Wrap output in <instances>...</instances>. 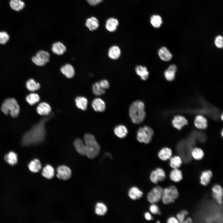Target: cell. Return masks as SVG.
<instances>
[{
	"label": "cell",
	"mask_w": 223,
	"mask_h": 223,
	"mask_svg": "<svg viewBox=\"0 0 223 223\" xmlns=\"http://www.w3.org/2000/svg\"><path fill=\"white\" fill-rule=\"evenodd\" d=\"M188 214V212L186 210H183L177 215V217L179 222L184 223L185 217Z\"/></svg>",
	"instance_id": "44"
},
{
	"label": "cell",
	"mask_w": 223,
	"mask_h": 223,
	"mask_svg": "<svg viewBox=\"0 0 223 223\" xmlns=\"http://www.w3.org/2000/svg\"><path fill=\"white\" fill-rule=\"evenodd\" d=\"M194 124L195 126L199 129H205L207 126L206 119L201 115H198L196 117Z\"/></svg>",
	"instance_id": "23"
},
{
	"label": "cell",
	"mask_w": 223,
	"mask_h": 223,
	"mask_svg": "<svg viewBox=\"0 0 223 223\" xmlns=\"http://www.w3.org/2000/svg\"><path fill=\"white\" fill-rule=\"evenodd\" d=\"M37 111L38 113L42 116H47L50 114L51 108L49 104L45 102L40 103L37 106Z\"/></svg>",
	"instance_id": "19"
},
{
	"label": "cell",
	"mask_w": 223,
	"mask_h": 223,
	"mask_svg": "<svg viewBox=\"0 0 223 223\" xmlns=\"http://www.w3.org/2000/svg\"><path fill=\"white\" fill-rule=\"evenodd\" d=\"M164 171L162 168H158L152 171L151 174L150 179L153 183L156 184L158 181H162L165 178Z\"/></svg>",
	"instance_id": "11"
},
{
	"label": "cell",
	"mask_w": 223,
	"mask_h": 223,
	"mask_svg": "<svg viewBox=\"0 0 223 223\" xmlns=\"http://www.w3.org/2000/svg\"><path fill=\"white\" fill-rule=\"evenodd\" d=\"M10 5L13 10L19 11L24 8L25 3L21 0H11Z\"/></svg>",
	"instance_id": "34"
},
{
	"label": "cell",
	"mask_w": 223,
	"mask_h": 223,
	"mask_svg": "<svg viewBox=\"0 0 223 223\" xmlns=\"http://www.w3.org/2000/svg\"><path fill=\"white\" fill-rule=\"evenodd\" d=\"M118 24V21L117 19L114 18H110L106 21V28L109 32H113L116 29Z\"/></svg>",
	"instance_id": "27"
},
{
	"label": "cell",
	"mask_w": 223,
	"mask_h": 223,
	"mask_svg": "<svg viewBox=\"0 0 223 223\" xmlns=\"http://www.w3.org/2000/svg\"><path fill=\"white\" fill-rule=\"evenodd\" d=\"M92 90L95 95H101L105 93V90L103 89L100 85L98 82H95L92 85Z\"/></svg>",
	"instance_id": "38"
},
{
	"label": "cell",
	"mask_w": 223,
	"mask_h": 223,
	"mask_svg": "<svg viewBox=\"0 0 223 223\" xmlns=\"http://www.w3.org/2000/svg\"><path fill=\"white\" fill-rule=\"evenodd\" d=\"M128 194L131 199L135 200L141 198L142 196L143 193L138 188L133 187L130 189Z\"/></svg>",
	"instance_id": "32"
},
{
	"label": "cell",
	"mask_w": 223,
	"mask_h": 223,
	"mask_svg": "<svg viewBox=\"0 0 223 223\" xmlns=\"http://www.w3.org/2000/svg\"><path fill=\"white\" fill-rule=\"evenodd\" d=\"M191 154L194 158L196 160H201L204 155L203 151L198 148H194L192 151Z\"/></svg>",
	"instance_id": "41"
},
{
	"label": "cell",
	"mask_w": 223,
	"mask_h": 223,
	"mask_svg": "<svg viewBox=\"0 0 223 223\" xmlns=\"http://www.w3.org/2000/svg\"><path fill=\"white\" fill-rule=\"evenodd\" d=\"M57 177L61 180H66L69 179L72 176V171L68 167L61 165L58 167L57 169Z\"/></svg>",
	"instance_id": "9"
},
{
	"label": "cell",
	"mask_w": 223,
	"mask_h": 223,
	"mask_svg": "<svg viewBox=\"0 0 223 223\" xmlns=\"http://www.w3.org/2000/svg\"><path fill=\"white\" fill-rule=\"evenodd\" d=\"M167 222L168 223H179V222L177 219L174 217H172L168 219Z\"/></svg>",
	"instance_id": "48"
},
{
	"label": "cell",
	"mask_w": 223,
	"mask_h": 223,
	"mask_svg": "<svg viewBox=\"0 0 223 223\" xmlns=\"http://www.w3.org/2000/svg\"><path fill=\"white\" fill-rule=\"evenodd\" d=\"M28 167L31 172L36 173L38 172L41 170L42 165L39 160L35 159L29 163Z\"/></svg>",
	"instance_id": "26"
},
{
	"label": "cell",
	"mask_w": 223,
	"mask_h": 223,
	"mask_svg": "<svg viewBox=\"0 0 223 223\" xmlns=\"http://www.w3.org/2000/svg\"><path fill=\"white\" fill-rule=\"evenodd\" d=\"M42 174L43 177L47 179H51L54 176V168L51 165L47 164L43 168Z\"/></svg>",
	"instance_id": "24"
},
{
	"label": "cell",
	"mask_w": 223,
	"mask_h": 223,
	"mask_svg": "<svg viewBox=\"0 0 223 223\" xmlns=\"http://www.w3.org/2000/svg\"><path fill=\"white\" fill-rule=\"evenodd\" d=\"M182 163L181 158L177 156L170 158L169 165L173 168H178L180 167Z\"/></svg>",
	"instance_id": "39"
},
{
	"label": "cell",
	"mask_w": 223,
	"mask_h": 223,
	"mask_svg": "<svg viewBox=\"0 0 223 223\" xmlns=\"http://www.w3.org/2000/svg\"><path fill=\"white\" fill-rule=\"evenodd\" d=\"M74 145L77 151L82 155H85L86 147L85 144L80 138L76 139L74 142Z\"/></svg>",
	"instance_id": "21"
},
{
	"label": "cell",
	"mask_w": 223,
	"mask_h": 223,
	"mask_svg": "<svg viewBox=\"0 0 223 223\" xmlns=\"http://www.w3.org/2000/svg\"><path fill=\"white\" fill-rule=\"evenodd\" d=\"M135 70L136 74L140 77L142 80L146 81L148 78L149 72L146 66L138 65L135 67Z\"/></svg>",
	"instance_id": "13"
},
{
	"label": "cell",
	"mask_w": 223,
	"mask_h": 223,
	"mask_svg": "<svg viewBox=\"0 0 223 223\" xmlns=\"http://www.w3.org/2000/svg\"><path fill=\"white\" fill-rule=\"evenodd\" d=\"M172 151L170 148L165 147L161 149L158 153L159 158L162 160L165 161L170 158Z\"/></svg>",
	"instance_id": "30"
},
{
	"label": "cell",
	"mask_w": 223,
	"mask_h": 223,
	"mask_svg": "<svg viewBox=\"0 0 223 223\" xmlns=\"http://www.w3.org/2000/svg\"><path fill=\"white\" fill-rule=\"evenodd\" d=\"M188 123L187 120L183 116H175L172 121L173 126L176 128L180 130Z\"/></svg>",
	"instance_id": "17"
},
{
	"label": "cell",
	"mask_w": 223,
	"mask_h": 223,
	"mask_svg": "<svg viewBox=\"0 0 223 223\" xmlns=\"http://www.w3.org/2000/svg\"><path fill=\"white\" fill-rule=\"evenodd\" d=\"M177 70V67L175 64H172L169 65L164 72L165 79L169 82L173 81L175 79Z\"/></svg>",
	"instance_id": "10"
},
{
	"label": "cell",
	"mask_w": 223,
	"mask_h": 223,
	"mask_svg": "<svg viewBox=\"0 0 223 223\" xmlns=\"http://www.w3.org/2000/svg\"><path fill=\"white\" fill-rule=\"evenodd\" d=\"M60 71L63 75L68 78H72L75 75L74 69L69 64H66L62 66L60 68Z\"/></svg>",
	"instance_id": "18"
},
{
	"label": "cell",
	"mask_w": 223,
	"mask_h": 223,
	"mask_svg": "<svg viewBox=\"0 0 223 223\" xmlns=\"http://www.w3.org/2000/svg\"><path fill=\"white\" fill-rule=\"evenodd\" d=\"M160 222L159 221H158L157 223H160Z\"/></svg>",
	"instance_id": "52"
},
{
	"label": "cell",
	"mask_w": 223,
	"mask_h": 223,
	"mask_svg": "<svg viewBox=\"0 0 223 223\" xmlns=\"http://www.w3.org/2000/svg\"><path fill=\"white\" fill-rule=\"evenodd\" d=\"M163 189L160 186L154 188L148 194L147 199L150 203H154L159 201L161 199Z\"/></svg>",
	"instance_id": "8"
},
{
	"label": "cell",
	"mask_w": 223,
	"mask_h": 223,
	"mask_svg": "<svg viewBox=\"0 0 223 223\" xmlns=\"http://www.w3.org/2000/svg\"><path fill=\"white\" fill-rule=\"evenodd\" d=\"M222 133V134H221L222 135V136H223V131H222V133Z\"/></svg>",
	"instance_id": "51"
},
{
	"label": "cell",
	"mask_w": 223,
	"mask_h": 223,
	"mask_svg": "<svg viewBox=\"0 0 223 223\" xmlns=\"http://www.w3.org/2000/svg\"><path fill=\"white\" fill-rule=\"evenodd\" d=\"M154 132L150 127L145 126L139 128L137 134V138L141 143H149L151 141Z\"/></svg>",
	"instance_id": "5"
},
{
	"label": "cell",
	"mask_w": 223,
	"mask_h": 223,
	"mask_svg": "<svg viewBox=\"0 0 223 223\" xmlns=\"http://www.w3.org/2000/svg\"><path fill=\"white\" fill-rule=\"evenodd\" d=\"M171 179L175 182H179L182 179L181 171L178 168H173L170 174Z\"/></svg>",
	"instance_id": "33"
},
{
	"label": "cell",
	"mask_w": 223,
	"mask_h": 223,
	"mask_svg": "<svg viewBox=\"0 0 223 223\" xmlns=\"http://www.w3.org/2000/svg\"><path fill=\"white\" fill-rule=\"evenodd\" d=\"M85 25L90 30L93 31L98 28V22L95 17H92L86 20Z\"/></svg>",
	"instance_id": "29"
},
{
	"label": "cell",
	"mask_w": 223,
	"mask_h": 223,
	"mask_svg": "<svg viewBox=\"0 0 223 223\" xmlns=\"http://www.w3.org/2000/svg\"><path fill=\"white\" fill-rule=\"evenodd\" d=\"M212 175V173L210 170L203 172L200 177V183L203 185L207 186L209 183Z\"/></svg>",
	"instance_id": "25"
},
{
	"label": "cell",
	"mask_w": 223,
	"mask_h": 223,
	"mask_svg": "<svg viewBox=\"0 0 223 223\" xmlns=\"http://www.w3.org/2000/svg\"><path fill=\"white\" fill-rule=\"evenodd\" d=\"M145 217L147 220H150L152 218L151 215L148 212L146 213L145 214Z\"/></svg>",
	"instance_id": "49"
},
{
	"label": "cell",
	"mask_w": 223,
	"mask_h": 223,
	"mask_svg": "<svg viewBox=\"0 0 223 223\" xmlns=\"http://www.w3.org/2000/svg\"><path fill=\"white\" fill-rule=\"evenodd\" d=\"M8 34L4 31L0 32V44H4L6 43L9 39Z\"/></svg>",
	"instance_id": "43"
},
{
	"label": "cell",
	"mask_w": 223,
	"mask_h": 223,
	"mask_svg": "<svg viewBox=\"0 0 223 223\" xmlns=\"http://www.w3.org/2000/svg\"><path fill=\"white\" fill-rule=\"evenodd\" d=\"M145 107L144 103L140 100H136L131 104L129 107V114L133 123L139 124L144 121L146 116Z\"/></svg>",
	"instance_id": "2"
},
{
	"label": "cell",
	"mask_w": 223,
	"mask_h": 223,
	"mask_svg": "<svg viewBox=\"0 0 223 223\" xmlns=\"http://www.w3.org/2000/svg\"><path fill=\"white\" fill-rule=\"evenodd\" d=\"M158 55L161 60L165 62L170 61L173 57L172 54L169 50L165 46H162L159 49Z\"/></svg>",
	"instance_id": "12"
},
{
	"label": "cell",
	"mask_w": 223,
	"mask_h": 223,
	"mask_svg": "<svg viewBox=\"0 0 223 223\" xmlns=\"http://www.w3.org/2000/svg\"><path fill=\"white\" fill-rule=\"evenodd\" d=\"M92 106L96 112H103L106 109V106L105 102L99 98H95L92 101Z\"/></svg>",
	"instance_id": "15"
},
{
	"label": "cell",
	"mask_w": 223,
	"mask_h": 223,
	"mask_svg": "<svg viewBox=\"0 0 223 223\" xmlns=\"http://www.w3.org/2000/svg\"><path fill=\"white\" fill-rule=\"evenodd\" d=\"M179 193L177 188L174 186H170L163 189L162 200L165 204L174 202L178 197Z\"/></svg>",
	"instance_id": "6"
},
{
	"label": "cell",
	"mask_w": 223,
	"mask_h": 223,
	"mask_svg": "<svg viewBox=\"0 0 223 223\" xmlns=\"http://www.w3.org/2000/svg\"><path fill=\"white\" fill-rule=\"evenodd\" d=\"M121 53V50L120 47L117 45H113L109 48L107 55L110 59L116 60L120 58Z\"/></svg>",
	"instance_id": "14"
},
{
	"label": "cell",
	"mask_w": 223,
	"mask_h": 223,
	"mask_svg": "<svg viewBox=\"0 0 223 223\" xmlns=\"http://www.w3.org/2000/svg\"><path fill=\"white\" fill-rule=\"evenodd\" d=\"M50 54L47 51L40 50L32 58L33 62L37 66H42L45 65L50 60Z\"/></svg>",
	"instance_id": "7"
},
{
	"label": "cell",
	"mask_w": 223,
	"mask_h": 223,
	"mask_svg": "<svg viewBox=\"0 0 223 223\" xmlns=\"http://www.w3.org/2000/svg\"><path fill=\"white\" fill-rule=\"evenodd\" d=\"M26 87L29 91H34L40 89V85L39 83L36 82L34 79H31L27 81Z\"/></svg>",
	"instance_id": "35"
},
{
	"label": "cell",
	"mask_w": 223,
	"mask_h": 223,
	"mask_svg": "<svg viewBox=\"0 0 223 223\" xmlns=\"http://www.w3.org/2000/svg\"><path fill=\"white\" fill-rule=\"evenodd\" d=\"M114 132L116 136L120 138H123L127 135L128 130L125 126L120 125L115 127Z\"/></svg>",
	"instance_id": "22"
},
{
	"label": "cell",
	"mask_w": 223,
	"mask_h": 223,
	"mask_svg": "<svg viewBox=\"0 0 223 223\" xmlns=\"http://www.w3.org/2000/svg\"><path fill=\"white\" fill-rule=\"evenodd\" d=\"M26 99L27 102L32 105L38 103L40 100V98L37 94L32 93L28 95Z\"/></svg>",
	"instance_id": "37"
},
{
	"label": "cell",
	"mask_w": 223,
	"mask_h": 223,
	"mask_svg": "<svg viewBox=\"0 0 223 223\" xmlns=\"http://www.w3.org/2000/svg\"><path fill=\"white\" fill-rule=\"evenodd\" d=\"M214 43L216 47L219 49H222L223 47L222 36L220 35L216 36L214 39Z\"/></svg>",
	"instance_id": "42"
},
{
	"label": "cell",
	"mask_w": 223,
	"mask_h": 223,
	"mask_svg": "<svg viewBox=\"0 0 223 223\" xmlns=\"http://www.w3.org/2000/svg\"><path fill=\"white\" fill-rule=\"evenodd\" d=\"M52 115V114H49L42 119L30 130L24 134L21 141L23 146H29L37 145L43 141L46 134V123Z\"/></svg>",
	"instance_id": "1"
},
{
	"label": "cell",
	"mask_w": 223,
	"mask_h": 223,
	"mask_svg": "<svg viewBox=\"0 0 223 223\" xmlns=\"http://www.w3.org/2000/svg\"><path fill=\"white\" fill-rule=\"evenodd\" d=\"M150 22L154 27L159 28L162 23V18L159 15H154L151 18Z\"/></svg>",
	"instance_id": "40"
},
{
	"label": "cell",
	"mask_w": 223,
	"mask_h": 223,
	"mask_svg": "<svg viewBox=\"0 0 223 223\" xmlns=\"http://www.w3.org/2000/svg\"><path fill=\"white\" fill-rule=\"evenodd\" d=\"M4 159L9 164L14 165L17 162L18 156L15 152L10 151L5 155Z\"/></svg>",
	"instance_id": "28"
},
{
	"label": "cell",
	"mask_w": 223,
	"mask_h": 223,
	"mask_svg": "<svg viewBox=\"0 0 223 223\" xmlns=\"http://www.w3.org/2000/svg\"><path fill=\"white\" fill-rule=\"evenodd\" d=\"M107 211V207L104 203H98L96 204L95 208V212L96 214L99 216L104 215Z\"/></svg>",
	"instance_id": "36"
},
{
	"label": "cell",
	"mask_w": 223,
	"mask_h": 223,
	"mask_svg": "<svg viewBox=\"0 0 223 223\" xmlns=\"http://www.w3.org/2000/svg\"><path fill=\"white\" fill-rule=\"evenodd\" d=\"M87 2L91 5H95L101 2L103 0H86Z\"/></svg>",
	"instance_id": "47"
},
{
	"label": "cell",
	"mask_w": 223,
	"mask_h": 223,
	"mask_svg": "<svg viewBox=\"0 0 223 223\" xmlns=\"http://www.w3.org/2000/svg\"><path fill=\"white\" fill-rule=\"evenodd\" d=\"M149 209L150 212L153 214H160L158 207L155 204L151 205Z\"/></svg>",
	"instance_id": "46"
},
{
	"label": "cell",
	"mask_w": 223,
	"mask_h": 223,
	"mask_svg": "<svg viewBox=\"0 0 223 223\" xmlns=\"http://www.w3.org/2000/svg\"><path fill=\"white\" fill-rule=\"evenodd\" d=\"M213 196L220 204L222 202L223 189L221 187L218 185H216L212 188Z\"/></svg>",
	"instance_id": "16"
},
{
	"label": "cell",
	"mask_w": 223,
	"mask_h": 223,
	"mask_svg": "<svg viewBox=\"0 0 223 223\" xmlns=\"http://www.w3.org/2000/svg\"><path fill=\"white\" fill-rule=\"evenodd\" d=\"M76 104L77 107L82 110H86L88 104V100L84 97H77L75 99Z\"/></svg>",
	"instance_id": "31"
},
{
	"label": "cell",
	"mask_w": 223,
	"mask_h": 223,
	"mask_svg": "<svg viewBox=\"0 0 223 223\" xmlns=\"http://www.w3.org/2000/svg\"><path fill=\"white\" fill-rule=\"evenodd\" d=\"M1 110L5 115L10 114L13 118L17 117L20 112V106L15 99L13 98H8L2 103Z\"/></svg>",
	"instance_id": "4"
},
{
	"label": "cell",
	"mask_w": 223,
	"mask_h": 223,
	"mask_svg": "<svg viewBox=\"0 0 223 223\" xmlns=\"http://www.w3.org/2000/svg\"><path fill=\"white\" fill-rule=\"evenodd\" d=\"M98 82L100 86L105 90L108 89L110 86L109 82L107 80L103 79Z\"/></svg>",
	"instance_id": "45"
},
{
	"label": "cell",
	"mask_w": 223,
	"mask_h": 223,
	"mask_svg": "<svg viewBox=\"0 0 223 223\" xmlns=\"http://www.w3.org/2000/svg\"><path fill=\"white\" fill-rule=\"evenodd\" d=\"M51 50L54 54L58 55H61L66 51V48L62 42H57L52 45Z\"/></svg>",
	"instance_id": "20"
},
{
	"label": "cell",
	"mask_w": 223,
	"mask_h": 223,
	"mask_svg": "<svg viewBox=\"0 0 223 223\" xmlns=\"http://www.w3.org/2000/svg\"><path fill=\"white\" fill-rule=\"evenodd\" d=\"M192 219L190 217H188L187 218L186 220H184V223H192Z\"/></svg>",
	"instance_id": "50"
},
{
	"label": "cell",
	"mask_w": 223,
	"mask_h": 223,
	"mask_svg": "<svg viewBox=\"0 0 223 223\" xmlns=\"http://www.w3.org/2000/svg\"><path fill=\"white\" fill-rule=\"evenodd\" d=\"M86 147V155L89 159H93L99 154L100 147L94 137L92 134L86 133L84 136Z\"/></svg>",
	"instance_id": "3"
}]
</instances>
